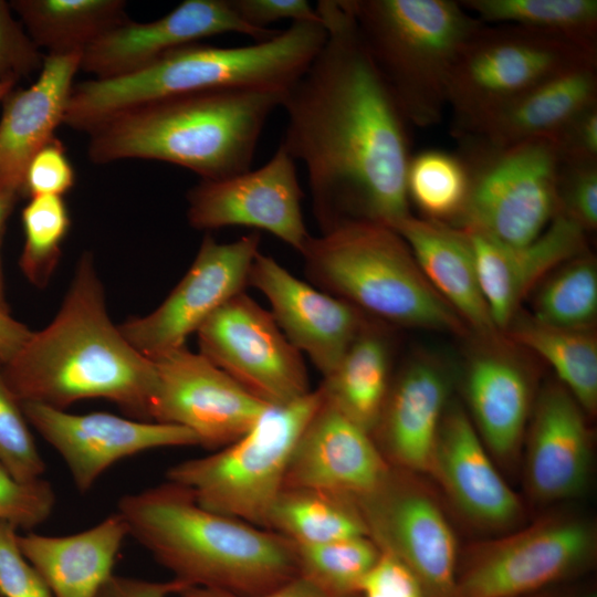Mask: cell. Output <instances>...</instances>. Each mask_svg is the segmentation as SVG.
I'll use <instances>...</instances> for the list:
<instances>
[{
	"instance_id": "54",
	"label": "cell",
	"mask_w": 597,
	"mask_h": 597,
	"mask_svg": "<svg viewBox=\"0 0 597 597\" xmlns=\"http://www.w3.org/2000/svg\"><path fill=\"white\" fill-rule=\"evenodd\" d=\"M578 597H597L595 593H588V594H585V595H580Z\"/></svg>"
},
{
	"instance_id": "49",
	"label": "cell",
	"mask_w": 597,
	"mask_h": 597,
	"mask_svg": "<svg viewBox=\"0 0 597 597\" xmlns=\"http://www.w3.org/2000/svg\"><path fill=\"white\" fill-rule=\"evenodd\" d=\"M178 597H331L311 579L297 575L282 586L258 595H239L218 588L188 586Z\"/></svg>"
},
{
	"instance_id": "47",
	"label": "cell",
	"mask_w": 597,
	"mask_h": 597,
	"mask_svg": "<svg viewBox=\"0 0 597 597\" xmlns=\"http://www.w3.org/2000/svg\"><path fill=\"white\" fill-rule=\"evenodd\" d=\"M230 3L247 24L268 30L269 24L279 20L322 21L320 14L305 0H230Z\"/></svg>"
},
{
	"instance_id": "42",
	"label": "cell",
	"mask_w": 597,
	"mask_h": 597,
	"mask_svg": "<svg viewBox=\"0 0 597 597\" xmlns=\"http://www.w3.org/2000/svg\"><path fill=\"white\" fill-rule=\"evenodd\" d=\"M10 3L0 0V85L15 84L41 70L44 54L11 14Z\"/></svg>"
},
{
	"instance_id": "40",
	"label": "cell",
	"mask_w": 597,
	"mask_h": 597,
	"mask_svg": "<svg viewBox=\"0 0 597 597\" xmlns=\"http://www.w3.org/2000/svg\"><path fill=\"white\" fill-rule=\"evenodd\" d=\"M54 504L55 493L48 481L21 482L0 462V521L32 530L49 519Z\"/></svg>"
},
{
	"instance_id": "33",
	"label": "cell",
	"mask_w": 597,
	"mask_h": 597,
	"mask_svg": "<svg viewBox=\"0 0 597 597\" xmlns=\"http://www.w3.org/2000/svg\"><path fill=\"white\" fill-rule=\"evenodd\" d=\"M482 23L512 24L597 53L596 0H462Z\"/></svg>"
},
{
	"instance_id": "17",
	"label": "cell",
	"mask_w": 597,
	"mask_h": 597,
	"mask_svg": "<svg viewBox=\"0 0 597 597\" xmlns=\"http://www.w3.org/2000/svg\"><path fill=\"white\" fill-rule=\"evenodd\" d=\"M28 422L60 454L75 488L84 493L116 462L158 448L197 446L187 428L105 411L70 413L36 402L21 404Z\"/></svg>"
},
{
	"instance_id": "18",
	"label": "cell",
	"mask_w": 597,
	"mask_h": 597,
	"mask_svg": "<svg viewBox=\"0 0 597 597\" xmlns=\"http://www.w3.org/2000/svg\"><path fill=\"white\" fill-rule=\"evenodd\" d=\"M281 30H259L240 19L230 0H185L151 22L128 20L108 30L83 52L80 70L112 80L146 69L167 52L198 40L240 33L266 41Z\"/></svg>"
},
{
	"instance_id": "32",
	"label": "cell",
	"mask_w": 597,
	"mask_h": 597,
	"mask_svg": "<svg viewBox=\"0 0 597 597\" xmlns=\"http://www.w3.org/2000/svg\"><path fill=\"white\" fill-rule=\"evenodd\" d=\"M268 528L298 545L368 535L353 500L307 489H283L270 512Z\"/></svg>"
},
{
	"instance_id": "50",
	"label": "cell",
	"mask_w": 597,
	"mask_h": 597,
	"mask_svg": "<svg viewBox=\"0 0 597 597\" xmlns=\"http://www.w3.org/2000/svg\"><path fill=\"white\" fill-rule=\"evenodd\" d=\"M31 331L0 306V363H8L23 346Z\"/></svg>"
},
{
	"instance_id": "4",
	"label": "cell",
	"mask_w": 597,
	"mask_h": 597,
	"mask_svg": "<svg viewBox=\"0 0 597 597\" xmlns=\"http://www.w3.org/2000/svg\"><path fill=\"white\" fill-rule=\"evenodd\" d=\"M116 512L128 536L188 586L258 595L298 575L292 541L211 512L178 484L167 481L126 494Z\"/></svg>"
},
{
	"instance_id": "6",
	"label": "cell",
	"mask_w": 597,
	"mask_h": 597,
	"mask_svg": "<svg viewBox=\"0 0 597 597\" xmlns=\"http://www.w3.org/2000/svg\"><path fill=\"white\" fill-rule=\"evenodd\" d=\"M317 289L387 323L461 333L463 321L425 277L404 239L369 220L310 237L301 252Z\"/></svg>"
},
{
	"instance_id": "31",
	"label": "cell",
	"mask_w": 597,
	"mask_h": 597,
	"mask_svg": "<svg viewBox=\"0 0 597 597\" xmlns=\"http://www.w3.org/2000/svg\"><path fill=\"white\" fill-rule=\"evenodd\" d=\"M11 9L35 45L48 54L83 52L129 20L123 0H12Z\"/></svg>"
},
{
	"instance_id": "48",
	"label": "cell",
	"mask_w": 597,
	"mask_h": 597,
	"mask_svg": "<svg viewBox=\"0 0 597 597\" xmlns=\"http://www.w3.org/2000/svg\"><path fill=\"white\" fill-rule=\"evenodd\" d=\"M187 587V584L176 578L153 582L113 574L96 597H170Z\"/></svg>"
},
{
	"instance_id": "29",
	"label": "cell",
	"mask_w": 597,
	"mask_h": 597,
	"mask_svg": "<svg viewBox=\"0 0 597 597\" xmlns=\"http://www.w3.org/2000/svg\"><path fill=\"white\" fill-rule=\"evenodd\" d=\"M467 396L483 441L500 458L517 450L530 409V387L522 370L507 359L475 358L467 376Z\"/></svg>"
},
{
	"instance_id": "20",
	"label": "cell",
	"mask_w": 597,
	"mask_h": 597,
	"mask_svg": "<svg viewBox=\"0 0 597 597\" xmlns=\"http://www.w3.org/2000/svg\"><path fill=\"white\" fill-rule=\"evenodd\" d=\"M390 472L370 433L323 398L295 446L284 489L315 490L356 502L378 490Z\"/></svg>"
},
{
	"instance_id": "21",
	"label": "cell",
	"mask_w": 597,
	"mask_h": 597,
	"mask_svg": "<svg viewBox=\"0 0 597 597\" xmlns=\"http://www.w3.org/2000/svg\"><path fill=\"white\" fill-rule=\"evenodd\" d=\"M469 241L482 295L496 328L506 327L520 303L552 271L584 253L585 231L557 212L532 242L514 245L460 227Z\"/></svg>"
},
{
	"instance_id": "34",
	"label": "cell",
	"mask_w": 597,
	"mask_h": 597,
	"mask_svg": "<svg viewBox=\"0 0 597 597\" xmlns=\"http://www.w3.org/2000/svg\"><path fill=\"white\" fill-rule=\"evenodd\" d=\"M516 339L542 356L563 387L589 412L597 406V343L585 329L552 327L528 320L515 328Z\"/></svg>"
},
{
	"instance_id": "23",
	"label": "cell",
	"mask_w": 597,
	"mask_h": 597,
	"mask_svg": "<svg viewBox=\"0 0 597 597\" xmlns=\"http://www.w3.org/2000/svg\"><path fill=\"white\" fill-rule=\"evenodd\" d=\"M431 472L459 510L478 524L504 527L521 514L517 496L496 471L461 408L442 418Z\"/></svg>"
},
{
	"instance_id": "28",
	"label": "cell",
	"mask_w": 597,
	"mask_h": 597,
	"mask_svg": "<svg viewBox=\"0 0 597 597\" xmlns=\"http://www.w3.org/2000/svg\"><path fill=\"white\" fill-rule=\"evenodd\" d=\"M392 229L407 243L427 281L461 320L484 335L494 333L463 229L412 214Z\"/></svg>"
},
{
	"instance_id": "25",
	"label": "cell",
	"mask_w": 597,
	"mask_h": 597,
	"mask_svg": "<svg viewBox=\"0 0 597 597\" xmlns=\"http://www.w3.org/2000/svg\"><path fill=\"white\" fill-rule=\"evenodd\" d=\"M597 104V60L565 70L498 108L459 135L491 146L553 139Z\"/></svg>"
},
{
	"instance_id": "8",
	"label": "cell",
	"mask_w": 597,
	"mask_h": 597,
	"mask_svg": "<svg viewBox=\"0 0 597 597\" xmlns=\"http://www.w3.org/2000/svg\"><path fill=\"white\" fill-rule=\"evenodd\" d=\"M322 400L317 388L268 406L242 437L209 455L172 465L167 481L187 489L211 512L268 528L295 446Z\"/></svg>"
},
{
	"instance_id": "43",
	"label": "cell",
	"mask_w": 597,
	"mask_h": 597,
	"mask_svg": "<svg viewBox=\"0 0 597 597\" xmlns=\"http://www.w3.org/2000/svg\"><path fill=\"white\" fill-rule=\"evenodd\" d=\"M17 527L0 521V597H53L22 554Z\"/></svg>"
},
{
	"instance_id": "24",
	"label": "cell",
	"mask_w": 597,
	"mask_h": 597,
	"mask_svg": "<svg viewBox=\"0 0 597 597\" xmlns=\"http://www.w3.org/2000/svg\"><path fill=\"white\" fill-rule=\"evenodd\" d=\"M583 411L564 387L551 386L542 394L526 455L527 483L537 499L563 500L584 490L591 447Z\"/></svg>"
},
{
	"instance_id": "45",
	"label": "cell",
	"mask_w": 597,
	"mask_h": 597,
	"mask_svg": "<svg viewBox=\"0 0 597 597\" xmlns=\"http://www.w3.org/2000/svg\"><path fill=\"white\" fill-rule=\"evenodd\" d=\"M364 597H426L413 573L397 557L381 552L360 585Z\"/></svg>"
},
{
	"instance_id": "15",
	"label": "cell",
	"mask_w": 597,
	"mask_h": 597,
	"mask_svg": "<svg viewBox=\"0 0 597 597\" xmlns=\"http://www.w3.org/2000/svg\"><path fill=\"white\" fill-rule=\"evenodd\" d=\"M355 503L368 536L413 573L426 597H458L455 536L430 495L390 472L378 490Z\"/></svg>"
},
{
	"instance_id": "2",
	"label": "cell",
	"mask_w": 597,
	"mask_h": 597,
	"mask_svg": "<svg viewBox=\"0 0 597 597\" xmlns=\"http://www.w3.org/2000/svg\"><path fill=\"white\" fill-rule=\"evenodd\" d=\"M1 369L20 404L65 410L76 401L100 398L133 419L151 421L155 364L112 322L91 252L81 254L54 318L32 332Z\"/></svg>"
},
{
	"instance_id": "51",
	"label": "cell",
	"mask_w": 597,
	"mask_h": 597,
	"mask_svg": "<svg viewBox=\"0 0 597 597\" xmlns=\"http://www.w3.org/2000/svg\"><path fill=\"white\" fill-rule=\"evenodd\" d=\"M14 200L0 193V237L3 234L6 221L14 206Z\"/></svg>"
},
{
	"instance_id": "41",
	"label": "cell",
	"mask_w": 597,
	"mask_h": 597,
	"mask_svg": "<svg viewBox=\"0 0 597 597\" xmlns=\"http://www.w3.org/2000/svg\"><path fill=\"white\" fill-rule=\"evenodd\" d=\"M558 212L584 231L597 227V163L559 161L557 179Z\"/></svg>"
},
{
	"instance_id": "30",
	"label": "cell",
	"mask_w": 597,
	"mask_h": 597,
	"mask_svg": "<svg viewBox=\"0 0 597 597\" xmlns=\"http://www.w3.org/2000/svg\"><path fill=\"white\" fill-rule=\"evenodd\" d=\"M389 347L367 322L318 387L325 401L371 433L389 391Z\"/></svg>"
},
{
	"instance_id": "35",
	"label": "cell",
	"mask_w": 597,
	"mask_h": 597,
	"mask_svg": "<svg viewBox=\"0 0 597 597\" xmlns=\"http://www.w3.org/2000/svg\"><path fill=\"white\" fill-rule=\"evenodd\" d=\"M469 189V171L460 155L430 149L411 156L407 170L408 199L426 219L458 223Z\"/></svg>"
},
{
	"instance_id": "5",
	"label": "cell",
	"mask_w": 597,
	"mask_h": 597,
	"mask_svg": "<svg viewBox=\"0 0 597 597\" xmlns=\"http://www.w3.org/2000/svg\"><path fill=\"white\" fill-rule=\"evenodd\" d=\"M322 21H295L274 38L243 46L191 43L144 70L74 84L63 124L86 134L132 106L172 95L222 88L285 90L326 40Z\"/></svg>"
},
{
	"instance_id": "38",
	"label": "cell",
	"mask_w": 597,
	"mask_h": 597,
	"mask_svg": "<svg viewBox=\"0 0 597 597\" xmlns=\"http://www.w3.org/2000/svg\"><path fill=\"white\" fill-rule=\"evenodd\" d=\"M21 218L24 244L19 265L30 283L44 289L59 264L71 226L69 209L61 196H39L30 198Z\"/></svg>"
},
{
	"instance_id": "7",
	"label": "cell",
	"mask_w": 597,
	"mask_h": 597,
	"mask_svg": "<svg viewBox=\"0 0 597 597\" xmlns=\"http://www.w3.org/2000/svg\"><path fill=\"white\" fill-rule=\"evenodd\" d=\"M348 6L407 123L438 124L458 56L484 23L452 0H348Z\"/></svg>"
},
{
	"instance_id": "39",
	"label": "cell",
	"mask_w": 597,
	"mask_h": 597,
	"mask_svg": "<svg viewBox=\"0 0 597 597\" xmlns=\"http://www.w3.org/2000/svg\"><path fill=\"white\" fill-rule=\"evenodd\" d=\"M0 363V462L21 482L41 479L45 463L38 451L21 404L9 389Z\"/></svg>"
},
{
	"instance_id": "37",
	"label": "cell",
	"mask_w": 597,
	"mask_h": 597,
	"mask_svg": "<svg viewBox=\"0 0 597 597\" xmlns=\"http://www.w3.org/2000/svg\"><path fill=\"white\" fill-rule=\"evenodd\" d=\"M298 574L331 597H355L380 551L368 535L322 544H295Z\"/></svg>"
},
{
	"instance_id": "36",
	"label": "cell",
	"mask_w": 597,
	"mask_h": 597,
	"mask_svg": "<svg viewBox=\"0 0 597 597\" xmlns=\"http://www.w3.org/2000/svg\"><path fill=\"white\" fill-rule=\"evenodd\" d=\"M541 282L533 298V318L543 325L585 329L597 314V270L583 254L558 266Z\"/></svg>"
},
{
	"instance_id": "26",
	"label": "cell",
	"mask_w": 597,
	"mask_h": 597,
	"mask_svg": "<svg viewBox=\"0 0 597 597\" xmlns=\"http://www.w3.org/2000/svg\"><path fill=\"white\" fill-rule=\"evenodd\" d=\"M447 396L446 376L428 360L411 363L389 387L374 431L397 465L431 472Z\"/></svg>"
},
{
	"instance_id": "52",
	"label": "cell",
	"mask_w": 597,
	"mask_h": 597,
	"mask_svg": "<svg viewBox=\"0 0 597 597\" xmlns=\"http://www.w3.org/2000/svg\"><path fill=\"white\" fill-rule=\"evenodd\" d=\"M14 85L15 84L13 83H4L0 85V102H2L7 94L13 90Z\"/></svg>"
},
{
	"instance_id": "14",
	"label": "cell",
	"mask_w": 597,
	"mask_h": 597,
	"mask_svg": "<svg viewBox=\"0 0 597 597\" xmlns=\"http://www.w3.org/2000/svg\"><path fill=\"white\" fill-rule=\"evenodd\" d=\"M151 360L156 369L151 421L187 428L208 449H221L242 437L270 406L187 346Z\"/></svg>"
},
{
	"instance_id": "3",
	"label": "cell",
	"mask_w": 597,
	"mask_h": 597,
	"mask_svg": "<svg viewBox=\"0 0 597 597\" xmlns=\"http://www.w3.org/2000/svg\"><path fill=\"white\" fill-rule=\"evenodd\" d=\"M284 92L222 88L148 101L93 127L87 155L94 164L150 159L187 168L201 180L228 178L251 169Z\"/></svg>"
},
{
	"instance_id": "16",
	"label": "cell",
	"mask_w": 597,
	"mask_h": 597,
	"mask_svg": "<svg viewBox=\"0 0 597 597\" xmlns=\"http://www.w3.org/2000/svg\"><path fill=\"white\" fill-rule=\"evenodd\" d=\"M295 160L280 144L258 169L200 180L187 192V219L198 230L249 227L264 230L300 253L310 239Z\"/></svg>"
},
{
	"instance_id": "10",
	"label": "cell",
	"mask_w": 597,
	"mask_h": 597,
	"mask_svg": "<svg viewBox=\"0 0 597 597\" xmlns=\"http://www.w3.org/2000/svg\"><path fill=\"white\" fill-rule=\"evenodd\" d=\"M597 60L564 39L512 24H483L454 64L448 107L457 135L545 80Z\"/></svg>"
},
{
	"instance_id": "12",
	"label": "cell",
	"mask_w": 597,
	"mask_h": 597,
	"mask_svg": "<svg viewBox=\"0 0 597 597\" xmlns=\"http://www.w3.org/2000/svg\"><path fill=\"white\" fill-rule=\"evenodd\" d=\"M258 232L232 242L207 234L190 268L163 303L144 316L118 325L129 344L153 359L186 346L188 336L249 285L252 263L260 252Z\"/></svg>"
},
{
	"instance_id": "46",
	"label": "cell",
	"mask_w": 597,
	"mask_h": 597,
	"mask_svg": "<svg viewBox=\"0 0 597 597\" xmlns=\"http://www.w3.org/2000/svg\"><path fill=\"white\" fill-rule=\"evenodd\" d=\"M552 142L561 163H597V104L576 116Z\"/></svg>"
},
{
	"instance_id": "19",
	"label": "cell",
	"mask_w": 597,
	"mask_h": 597,
	"mask_svg": "<svg viewBox=\"0 0 597 597\" xmlns=\"http://www.w3.org/2000/svg\"><path fill=\"white\" fill-rule=\"evenodd\" d=\"M249 285L266 297L282 333L323 377L337 366L367 323L360 311L297 279L261 252L252 263Z\"/></svg>"
},
{
	"instance_id": "53",
	"label": "cell",
	"mask_w": 597,
	"mask_h": 597,
	"mask_svg": "<svg viewBox=\"0 0 597 597\" xmlns=\"http://www.w3.org/2000/svg\"><path fill=\"white\" fill-rule=\"evenodd\" d=\"M1 239H2V237H0V244H1ZM0 306L8 310L6 298H4V290H3V280H2V273H1V265H0Z\"/></svg>"
},
{
	"instance_id": "11",
	"label": "cell",
	"mask_w": 597,
	"mask_h": 597,
	"mask_svg": "<svg viewBox=\"0 0 597 597\" xmlns=\"http://www.w3.org/2000/svg\"><path fill=\"white\" fill-rule=\"evenodd\" d=\"M199 353L266 405H283L310 391L303 355L271 312L241 292L197 329Z\"/></svg>"
},
{
	"instance_id": "22",
	"label": "cell",
	"mask_w": 597,
	"mask_h": 597,
	"mask_svg": "<svg viewBox=\"0 0 597 597\" xmlns=\"http://www.w3.org/2000/svg\"><path fill=\"white\" fill-rule=\"evenodd\" d=\"M81 52L44 55L36 81L3 98L0 118V193L14 201L24 195L32 158L55 137L64 122L80 70Z\"/></svg>"
},
{
	"instance_id": "9",
	"label": "cell",
	"mask_w": 597,
	"mask_h": 597,
	"mask_svg": "<svg viewBox=\"0 0 597 597\" xmlns=\"http://www.w3.org/2000/svg\"><path fill=\"white\" fill-rule=\"evenodd\" d=\"M464 140L470 189L459 227L476 229L502 242L535 240L558 212L559 158L551 139L505 146Z\"/></svg>"
},
{
	"instance_id": "1",
	"label": "cell",
	"mask_w": 597,
	"mask_h": 597,
	"mask_svg": "<svg viewBox=\"0 0 597 597\" xmlns=\"http://www.w3.org/2000/svg\"><path fill=\"white\" fill-rule=\"evenodd\" d=\"M326 40L285 88L281 145L303 164L321 230L408 217V123L358 34L347 0H321Z\"/></svg>"
},
{
	"instance_id": "27",
	"label": "cell",
	"mask_w": 597,
	"mask_h": 597,
	"mask_svg": "<svg viewBox=\"0 0 597 597\" xmlns=\"http://www.w3.org/2000/svg\"><path fill=\"white\" fill-rule=\"evenodd\" d=\"M126 524L115 512L78 533L52 536L29 532L18 536L20 549L53 597H96L113 575Z\"/></svg>"
},
{
	"instance_id": "13",
	"label": "cell",
	"mask_w": 597,
	"mask_h": 597,
	"mask_svg": "<svg viewBox=\"0 0 597 597\" xmlns=\"http://www.w3.org/2000/svg\"><path fill=\"white\" fill-rule=\"evenodd\" d=\"M593 527L576 519H549L482 547L458 575V597H521L588 565Z\"/></svg>"
},
{
	"instance_id": "44",
	"label": "cell",
	"mask_w": 597,
	"mask_h": 597,
	"mask_svg": "<svg viewBox=\"0 0 597 597\" xmlns=\"http://www.w3.org/2000/svg\"><path fill=\"white\" fill-rule=\"evenodd\" d=\"M75 184V171L66 149L56 136L30 161L24 180V195L63 196Z\"/></svg>"
}]
</instances>
